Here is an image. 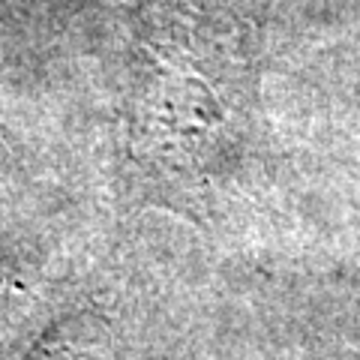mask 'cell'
Masks as SVG:
<instances>
[{
    "instance_id": "1",
    "label": "cell",
    "mask_w": 360,
    "mask_h": 360,
    "mask_svg": "<svg viewBox=\"0 0 360 360\" xmlns=\"http://www.w3.org/2000/svg\"><path fill=\"white\" fill-rule=\"evenodd\" d=\"M243 72L160 33L153 37L139 87L135 132L141 153L160 172V193H193L238 162Z\"/></svg>"
},
{
    "instance_id": "2",
    "label": "cell",
    "mask_w": 360,
    "mask_h": 360,
    "mask_svg": "<svg viewBox=\"0 0 360 360\" xmlns=\"http://www.w3.org/2000/svg\"><path fill=\"white\" fill-rule=\"evenodd\" d=\"M274 6L276 0H160L156 33L250 72Z\"/></svg>"
}]
</instances>
